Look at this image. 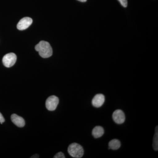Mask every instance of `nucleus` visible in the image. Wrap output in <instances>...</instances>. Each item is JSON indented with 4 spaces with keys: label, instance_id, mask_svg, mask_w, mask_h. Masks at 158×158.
<instances>
[{
    "label": "nucleus",
    "instance_id": "f257e3e1",
    "mask_svg": "<svg viewBox=\"0 0 158 158\" xmlns=\"http://www.w3.org/2000/svg\"><path fill=\"white\" fill-rule=\"evenodd\" d=\"M35 48L39 52L40 56L42 58H49L52 55V48L50 44L47 41L44 40L40 41L35 46Z\"/></svg>",
    "mask_w": 158,
    "mask_h": 158
},
{
    "label": "nucleus",
    "instance_id": "f03ea898",
    "mask_svg": "<svg viewBox=\"0 0 158 158\" xmlns=\"http://www.w3.org/2000/svg\"><path fill=\"white\" fill-rule=\"evenodd\" d=\"M68 152L72 157L81 158L84 155V150L83 147L80 144L73 143L69 146Z\"/></svg>",
    "mask_w": 158,
    "mask_h": 158
},
{
    "label": "nucleus",
    "instance_id": "7ed1b4c3",
    "mask_svg": "<svg viewBox=\"0 0 158 158\" xmlns=\"http://www.w3.org/2000/svg\"><path fill=\"white\" fill-rule=\"evenodd\" d=\"M17 56L14 53H9L6 54L2 59V62L4 66L7 68H10L13 66L16 62Z\"/></svg>",
    "mask_w": 158,
    "mask_h": 158
},
{
    "label": "nucleus",
    "instance_id": "20e7f679",
    "mask_svg": "<svg viewBox=\"0 0 158 158\" xmlns=\"http://www.w3.org/2000/svg\"><path fill=\"white\" fill-rule=\"evenodd\" d=\"M59 99L57 97L52 95L50 96L46 101V107L49 111H54L59 104Z\"/></svg>",
    "mask_w": 158,
    "mask_h": 158
},
{
    "label": "nucleus",
    "instance_id": "39448f33",
    "mask_svg": "<svg viewBox=\"0 0 158 158\" xmlns=\"http://www.w3.org/2000/svg\"><path fill=\"white\" fill-rule=\"evenodd\" d=\"M113 118L114 121L117 124H122L125 120V115L122 110H116L113 112Z\"/></svg>",
    "mask_w": 158,
    "mask_h": 158
},
{
    "label": "nucleus",
    "instance_id": "423d86ee",
    "mask_svg": "<svg viewBox=\"0 0 158 158\" xmlns=\"http://www.w3.org/2000/svg\"><path fill=\"white\" fill-rule=\"evenodd\" d=\"M33 23V20L30 17H24L19 21L17 25V29L20 31H23L27 29Z\"/></svg>",
    "mask_w": 158,
    "mask_h": 158
},
{
    "label": "nucleus",
    "instance_id": "0eeeda50",
    "mask_svg": "<svg viewBox=\"0 0 158 158\" xmlns=\"http://www.w3.org/2000/svg\"><path fill=\"white\" fill-rule=\"evenodd\" d=\"M105 101L104 95L102 94H98L93 98L92 100V104L94 107H101L104 103Z\"/></svg>",
    "mask_w": 158,
    "mask_h": 158
},
{
    "label": "nucleus",
    "instance_id": "6e6552de",
    "mask_svg": "<svg viewBox=\"0 0 158 158\" xmlns=\"http://www.w3.org/2000/svg\"><path fill=\"white\" fill-rule=\"evenodd\" d=\"M11 121L15 125L19 127H23L25 125L24 119L21 117L18 116L15 114H13L11 116Z\"/></svg>",
    "mask_w": 158,
    "mask_h": 158
},
{
    "label": "nucleus",
    "instance_id": "1a4fd4ad",
    "mask_svg": "<svg viewBox=\"0 0 158 158\" xmlns=\"http://www.w3.org/2000/svg\"><path fill=\"white\" fill-rule=\"evenodd\" d=\"M104 134V130L101 126L95 127L92 130V134L93 137L95 138H98L101 137Z\"/></svg>",
    "mask_w": 158,
    "mask_h": 158
},
{
    "label": "nucleus",
    "instance_id": "9d476101",
    "mask_svg": "<svg viewBox=\"0 0 158 158\" xmlns=\"http://www.w3.org/2000/svg\"><path fill=\"white\" fill-rule=\"evenodd\" d=\"M120 146H121V143L118 139H113L109 143V149L115 150L118 149Z\"/></svg>",
    "mask_w": 158,
    "mask_h": 158
},
{
    "label": "nucleus",
    "instance_id": "9b49d317",
    "mask_svg": "<svg viewBox=\"0 0 158 158\" xmlns=\"http://www.w3.org/2000/svg\"><path fill=\"white\" fill-rule=\"evenodd\" d=\"M153 148L155 151H157L158 149V126H156L155 129V133L153 137Z\"/></svg>",
    "mask_w": 158,
    "mask_h": 158
},
{
    "label": "nucleus",
    "instance_id": "f8f14e48",
    "mask_svg": "<svg viewBox=\"0 0 158 158\" xmlns=\"http://www.w3.org/2000/svg\"><path fill=\"white\" fill-rule=\"evenodd\" d=\"M54 158H65V156L64 154L62 152H59L57 153L54 157Z\"/></svg>",
    "mask_w": 158,
    "mask_h": 158
},
{
    "label": "nucleus",
    "instance_id": "ddd939ff",
    "mask_svg": "<svg viewBox=\"0 0 158 158\" xmlns=\"http://www.w3.org/2000/svg\"><path fill=\"white\" fill-rule=\"evenodd\" d=\"M120 4L124 8H126L127 6V0H118Z\"/></svg>",
    "mask_w": 158,
    "mask_h": 158
},
{
    "label": "nucleus",
    "instance_id": "4468645a",
    "mask_svg": "<svg viewBox=\"0 0 158 158\" xmlns=\"http://www.w3.org/2000/svg\"><path fill=\"white\" fill-rule=\"evenodd\" d=\"M5 121V118H4V117H3L2 115V113H0V123H1V124H2L3 123H4Z\"/></svg>",
    "mask_w": 158,
    "mask_h": 158
},
{
    "label": "nucleus",
    "instance_id": "2eb2a0df",
    "mask_svg": "<svg viewBox=\"0 0 158 158\" xmlns=\"http://www.w3.org/2000/svg\"><path fill=\"white\" fill-rule=\"evenodd\" d=\"M39 156L38 155V154H35L34 155H33V156H32L31 157V158H39Z\"/></svg>",
    "mask_w": 158,
    "mask_h": 158
},
{
    "label": "nucleus",
    "instance_id": "dca6fc26",
    "mask_svg": "<svg viewBox=\"0 0 158 158\" xmlns=\"http://www.w3.org/2000/svg\"><path fill=\"white\" fill-rule=\"evenodd\" d=\"M79 2H87V0H77Z\"/></svg>",
    "mask_w": 158,
    "mask_h": 158
}]
</instances>
